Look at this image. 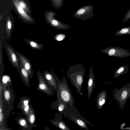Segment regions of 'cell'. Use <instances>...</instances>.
I'll return each mask as SVG.
<instances>
[{
    "instance_id": "obj_11",
    "label": "cell",
    "mask_w": 130,
    "mask_h": 130,
    "mask_svg": "<svg viewBox=\"0 0 130 130\" xmlns=\"http://www.w3.org/2000/svg\"><path fill=\"white\" fill-rule=\"evenodd\" d=\"M11 86L9 85L3 87V102L7 104L13 106L15 95L14 91L11 88Z\"/></svg>"
},
{
    "instance_id": "obj_22",
    "label": "cell",
    "mask_w": 130,
    "mask_h": 130,
    "mask_svg": "<svg viewBox=\"0 0 130 130\" xmlns=\"http://www.w3.org/2000/svg\"><path fill=\"white\" fill-rule=\"evenodd\" d=\"M103 91L100 92L97 96L96 106L98 110L101 108L102 106L105 103V94Z\"/></svg>"
},
{
    "instance_id": "obj_25",
    "label": "cell",
    "mask_w": 130,
    "mask_h": 130,
    "mask_svg": "<svg viewBox=\"0 0 130 130\" xmlns=\"http://www.w3.org/2000/svg\"><path fill=\"white\" fill-rule=\"evenodd\" d=\"M129 67L126 65H123L120 66L116 70L115 74L116 75H120L128 72Z\"/></svg>"
},
{
    "instance_id": "obj_24",
    "label": "cell",
    "mask_w": 130,
    "mask_h": 130,
    "mask_svg": "<svg viewBox=\"0 0 130 130\" xmlns=\"http://www.w3.org/2000/svg\"><path fill=\"white\" fill-rule=\"evenodd\" d=\"M0 83L3 87L9 85H12V83L10 77L8 75H4L0 80Z\"/></svg>"
},
{
    "instance_id": "obj_19",
    "label": "cell",
    "mask_w": 130,
    "mask_h": 130,
    "mask_svg": "<svg viewBox=\"0 0 130 130\" xmlns=\"http://www.w3.org/2000/svg\"><path fill=\"white\" fill-rule=\"evenodd\" d=\"M95 85V79L93 73H90L88 83V99L90 97Z\"/></svg>"
},
{
    "instance_id": "obj_26",
    "label": "cell",
    "mask_w": 130,
    "mask_h": 130,
    "mask_svg": "<svg viewBox=\"0 0 130 130\" xmlns=\"http://www.w3.org/2000/svg\"><path fill=\"white\" fill-rule=\"evenodd\" d=\"M130 34V26L124 27L115 33L116 36H121Z\"/></svg>"
},
{
    "instance_id": "obj_8",
    "label": "cell",
    "mask_w": 130,
    "mask_h": 130,
    "mask_svg": "<svg viewBox=\"0 0 130 130\" xmlns=\"http://www.w3.org/2000/svg\"><path fill=\"white\" fill-rule=\"evenodd\" d=\"M93 7V5H89L80 8L75 12L74 17L84 20L92 18L94 15Z\"/></svg>"
},
{
    "instance_id": "obj_10",
    "label": "cell",
    "mask_w": 130,
    "mask_h": 130,
    "mask_svg": "<svg viewBox=\"0 0 130 130\" xmlns=\"http://www.w3.org/2000/svg\"><path fill=\"white\" fill-rule=\"evenodd\" d=\"M43 74L51 88L57 93L58 90L59 84L60 81L59 78L52 72L44 70Z\"/></svg>"
},
{
    "instance_id": "obj_27",
    "label": "cell",
    "mask_w": 130,
    "mask_h": 130,
    "mask_svg": "<svg viewBox=\"0 0 130 130\" xmlns=\"http://www.w3.org/2000/svg\"><path fill=\"white\" fill-rule=\"evenodd\" d=\"M64 0H51L52 6L56 9H59L63 6Z\"/></svg>"
},
{
    "instance_id": "obj_20",
    "label": "cell",
    "mask_w": 130,
    "mask_h": 130,
    "mask_svg": "<svg viewBox=\"0 0 130 130\" xmlns=\"http://www.w3.org/2000/svg\"><path fill=\"white\" fill-rule=\"evenodd\" d=\"M67 104L59 102L57 99L56 101H53L51 105V108L52 109L58 110L59 111L58 112L62 114Z\"/></svg>"
},
{
    "instance_id": "obj_15",
    "label": "cell",
    "mask_w": 130,
    "mask_h": 130,
    "mask_svg": "<svg viewBox=\"0 0 130 130\" xmlns=\"http://www.w3.org/2000/svg\"><path fill=\"white\" fill-rule=\"evenodd\" d=\"M3 98V86L0 83V130H7L4 126Z\"/></svg>"
},
{
    "instance_id": "obj_23",
    "label": "cell",
    "mask_w": 130,
    "mask_h": 130,
    "mask_svg": "<svg viewBox=\"0 0 130 130\" xmlns=\"http://www.w3.org/2000/svg\"><path fill=\"white\" fill-rule=\"evenodd\" d=\"M19 5L29 15H31V11L30 5L27 0H18Z\"/></svg>"
},
{
    "instance_id": "obj_7",
    "label": "cell",
    "mask_w": 130,
    "mask_h": 130,
    "mask_svg": "<svg viewBox=\"0 0 130 130\" xmlns=\"http://www.w3.org/2000/svg\"><path fill=\"white\" fill-rule=\"evenodd\" d=\"M14 26V21L12 16H8L4 27L1 28L0 32V41L3 42L4 39L9 40Z\"/></svg>"
},
{
    "instance_id": "obj_18",
    "label": "cell",
    "mask_w": 130,
    "mask_h": 130,
    "mask_svg": "<svg viewBox=\"0 0 130 130\" xmlns=\"http://www.w3.org/2000/svg\"><path fill=\"white\" fill-rule=\"evenodd\" d=\"M27 120L32 127H35L37 126L36 124V115L35 111L32 106L30 104V109L28 116L26 117Z\"/></svg>"
},
{
    "instance_id": "obj_6",
    "label": "cell",
    "mask_w": 130,
    "mask_h": 130,
    "mask_svg": "<svg viewBox=\"0 0 130 130\" xmlns=\"http://www.w3.org/2000/svg\"><path fill=\"white\" fill-rule=\"evenodd\" d=\"M103 52L109 56L124 58L130 56V52L127 50L118 46L107 47L104 50Z\"/></svg>"
},
{
    "instance_id": "obj_17",
    "label": "cell",
    "mask_w": 130,
    "mask_h": 130,
    "mask_svg": "<svg viewBox=\"0 0 130 130\" xmlns=\"http://www.w3.org/2000/svg\"><path fill=\"white\" fill-rule=\"evenodd\" d=\"M18 124L23 130H31L32 127L27 120L26 118L20 117L16 119Z\"/></svg>"
},
{
    "instance_id": "obj_14",
    "label": "cell",
    "mask_w": 130,
    "mask_h": 130,
    "mask_svg": "<svg viewBox=\"0 0 130 130\" xmlns=\"http://www.w3.org/2000/svg\"><path fill=\"white\" fill-rule=\"evenodd\" d=\"M16 53L24 67L29 73L30 77L31 78H32L33 77V71L30 61L24 55L17 52H16Z\"/></svg>"
},
{
    "instance_id": "obj_4",
    "label": "cell",
    "mask_w": 130,
    "mask_h": 130,
    "mask_svg": "<svg viewBox=\"0 0 130 130\" xmlns=\"http://www.w3.org/2000/svg\"><path fill=\"white\" fill-rule=\"evenodd\" d=\"M37 77L38 80V84L37 90L43 92L48 95H54V91L40 71L37 72Z\"/></svg>"
},
{
    "instance_id": "obj_28",
    "label": "cell",
    "mask_w": 130,
    "mask_h": 130,
    "mask_svg": "<svg viewBox=\"0 0 130 130\" xmlns=\"http://www.w3.org/2000/svg\"><path fill=\"white\" fill-rule=\"evenodd\" d=\"M130 19V8L126 14L122 22L123 23L128 20Z\"/></svg>"
},
{
    "instance_id": "obj_3",
    "label": "cell",
    "mask_w": 130,
    "mask_h": 130,
    "mask_svg": "<svg viewBox=\"0 0 130 130\" xmlns=\"http://www.w3.org/2000/svg\"><path fill=\"white\" fill-rule=\"evenodd\" d=\"M3 43L10 62L14 67L17 68L19 72L20 69V61L16 51L6 42L3 41Z\"/></svg>"
},
{
    "instance_id": "obj_21",
    "label": "cell",
    "mask_w": 130,
    "mask_h": 130,
    "mask_svg": "<svg viewBox=\"0 0 130 130\" xmlns=\"http://www.w3.org/2000/svg\"><path fill=\"white\" fill-rule=\"evenodd\" d=\"M24 41L31 48L35 49L41 50L43 49V45L37 42L28 39H25Z\"/></svg>"
},
{
    "instance_id": "obj_2",
    "label": "cell",
    "mask_w": 130,
    "mask_h": 130,
    "mask_svg": "<svg viewBox=\"0 0 130 130\" xmlns=\"http://www.w3.org/2000/svg\"><path fill=\"white\" fill-rule=\"evenodd\" d=\"M57 96L58 102L66 104H69L71 106L74 105V98L64 76L59 83Z\"/></svg>"
},
{
    "instance_id": "obj_12",
    "label": "cell",
    "mask_w": 130,
    "mask_h": 130,
    "mask_svg": "<svg viewBox=\"0 0 130 130\" xmlns=\"http://www.w3.org/2000/svg\"><path fill=\"white\" fill-rule=\"evenodd\" d=\"M30 99L29 97L23 96L20 98V102L17 105L18 108L21 110L23 114L26 117L30 110Z\"/></svg>"
},
{
    "instance_id": "obj_16",
    "label": "cell",
    "mask_w": 130,
    "mask_h": 130,
    "mask_svg": "<svg viewBox=\"0 0 130 130\" xmlns=\"http://www.w3.org/2000/svg\"><path fill=\"white\" fill-rule=\"evenodd\" d=\"M19 73L23 83L27 86L29 87L30 76L29 73L24 68L21 61L20 69Z\"/></svg>"
},
{
    "instance_id": "obj_13",
    "label": "cell",
    "mask_w": 130,
    "mask_h": 130,
    "mask_svg": "<svg viewBox=\"0 0 130 130\" xmlns=\"http://www.w3.org/2000/svg\"><path fill=\"white\" fill-rule=\"evenodd\" d=\"M55 118L50 120V122L56 127L62 129L70 130L67 124L63 121L62 114L56 113L54 115Z\"/></svg>"
},
{
    "instance_id": "obj_5",
    "label": "cell",
    "mask_w": 130,
    "mask_h": 130,
    "mask_svg": "<svg viewBox=\"0 0 130 130\" xmlns=\"http://www.w3.org/2000/svg\"><path fill=\"white\" fill-rule=\"evenodd\" d=\"M13 8L18 17L25 23L34 24L35 21L31 15L28 14L20 6L18 0H12Z\"/></svg>"
},
{
    "instance_id": "obj_30",
    "label": "cell",
    "mask_w": 130,
    "mask_h": 130,
    "mask_svg": "<svg viewBox=\"0 0 130 130\" xmlns=\"http://www.w3.org/2000/svg\"><path fill=\"white\" fill-rule=\"evenodd\" d=\"M127 92L125 91H124L122 92V98L123 99H125L127 97Z\"/></svg>"
},
{
    "instance_id": "obj_1",
    "label": "cell",
    "mask_w": 130,
    "mask_h": 130,
    "mask_svg": "<svg viewBox=\"0 0 130 130\" xmlns=\"http://www.w3.org/2000/svg\"><path fill=\"white\" fill-rule=\"evenodd\" d=\"M62 114L71 120L79 127L84 129H89L86 123L94 126L93 124L81 115L74 105L71 106L70 104H67Z\"/></svg>"
},
{
    "instance_id": "obj_29",
    "label": "cell",
    "mask_w": 130,
    "mask_h": 130,
    "mask_svg": "<svg viewBox=\"0 0 130 130\" xmlns=\"http://www.w3.org/2000/svg\"><path fill=\"white\" fill-rule=\"evenodd\" d=\"M62 35H57L55 37V38L58 41H60L63 40V37Z\"/></svg>"
},
{
    "instance_id": "obj_9",
    "label": "cell",
    "mask_w": 130,
    "mask_h": 130,
    "mask_svg": "<svg viewBox=\"0 0 130 130\" xmlns=\"http://www.w3.org/2000/svg\"><path fill=\"white\" fill-rule=\"evenodd\" d=\"M57 15L55 13L50 11H45L44 12L45 19L47 23L50 26L57 29L67 28L69 26L61 23L55 18Z\"/></svg>"
}]
</instances>
